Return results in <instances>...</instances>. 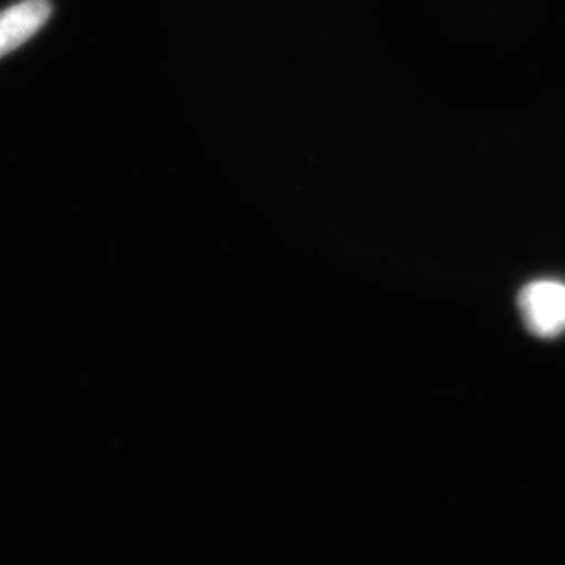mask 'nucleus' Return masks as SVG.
<instances>
[{"label":"nucleus","instance_id":"f257e3e1","mask_svg":"<svg viewBox=\"0 0 565 565\" xmlns=\"http://www.w3.org/2000/svg\"><path fill=\"white\" fill-rule=\"evenodd\" d=\"M520 310L527 329L539 338L565 331V282L534 281L520 294Z\"/></svg>","mask_w":565,"mask_h":565},{"label":"nucleus","instance_id":"f03ea898","mask_svg":"<svg viewBox=\"0 0 565 565\" xmlns=\"http://www.w3.org/2000/svg\"><path fill=\"white\" fill-rule=\"evenodd\" d=\"M51 18L49 0H21L0 13V60L30 41Z\"/></svg>","mask_w":565,"mask_h":565}]
</instances>
